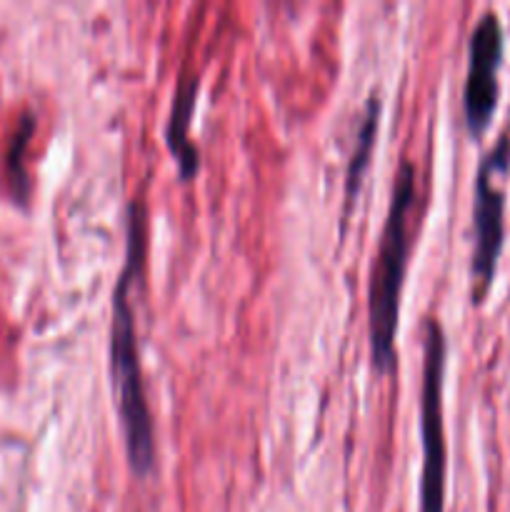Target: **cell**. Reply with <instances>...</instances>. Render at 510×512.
I'll return each instance as SVG.
<instances>
[{"label":"cell","instance_id":"6da1fadb","mask_svg":"<svg viewBox=\"0 0 510 512\" xmlns=\"http://www.w3.org/2000/svg\"><path fill=\"white\" fill-rule=\"evenodd\" d=\"M145 220H148L145 205L133 200L128 205V253H125L123 273L113 290V325H110V370L118 395L120 428L125 435L130 468L138 475H148L155 463L153 418H150L143 368H140L133 305V288L145 260Z\"/></svg>","mask_w":510,"mask_h":512},{"label":"cell","instance_id":"7a4b0ae2","mask_svg":"<svg viewBox=\"0 0 510 512\" xmlns=\"http://www.w3.org/2000/svg\"><path fill=\"white\" fill-rule=\"evenodd\" d=\"M415 205V168L403 160L395 173L388 218L380 233L378 253L370 278V355L378 373L395 368V333H398L400 293L410 255V210Z\"/></svg>","mask_w":510,"mask_h":512},{"label":"cell","instance_id":"3957f363","mask_svg":"<svg viewBox=\"0 0 510 512\" xmlns=\"http://www.w3.org/2000/svg\"><path fill=\"white\" fill-rule=\"evenodd\" d=\"M445 333L438 320L425 323L423 388H420V435H423V512L445 508V425H443V378H445Z\"/></svg>","mask_w":510,"mask_h":512},{"label":"cell","instance_id":"277c9868","mask_svg":"<svg viewBox=\"0 0 510 512\" xmlns=\"http://www.w3.org/2000/svg\"><path fill=\"white\" fill-rule=\"evenodd\" d=\"M510 168V135L503 133L498 143L483 155L475 173V205H473V283L475 303H483L498 270L500 250L505 240V193L495 178Z\"/></svg>","mask_w":510,"mask_h":512},{"label":"cell","instance_id":"5b68a950","mask_svg":"<svg viewBox=\"0 0 510 512\" xmlns=\"http://www.w3.org/2000/svg\"><path fill=\"white\" fill-rule=\"evenodd\" d=\"M505 33L495 10H485L468 43V73L463 88L465 125L478 138L488 130L498 108V70L503 65Z\"/></svg>","mask_w":510,"mask_h":512},{"label":"cell","instance_id":"8992f818","mask_svg":"<svg viewBox=\"0 0 510 512\" xmlns=\"http://www.w3.org/2000/svg\"><path fill=\"white\" fill-rule=\"evenodd\" d=\"M195 98H198V78L193 75H183L178 80L173 98V110H170L168 120V145L173 150L175 160H178V170L183 178H193L200 168V153L188 138L190 120H193Z\"/></svg>","mask_w":510,"mask_h":512},{"label":"cell","instance_id":"52a82bcc","mask_svg":"<svg viewBox=\"0 0 510 512\" xmlns=\"http://www.w3.org/2000/svg\"><path fill=\"white\" fill-rule=\"evenodd\" d=\"M378 120H380V98L378 93H373L365 103L363 118H360L358 133H355V145L353 153H350L348 173H345V205L353 203V198L358 195L360 183H363V173L368 168L370 153H373L375 145V133H378Z\"/></svg>","mask_w":510,"mask_h":512},{"label":"cell","instance_id":"ba28073f","mask_svg":"<svg viewBox=\"0 0 510 512\" xmlns=\"http://www.w3.org/2000/svg\"><path fill=\"white\" fill-rule=\"evenodd\" d=\"M35 130V118L30 110H25L23 118L18 120V128H15L13 138H10L8 150H5V168H8V178L10 185H13L15 195L20 200L28 198V173H25V160L23 153L28 148L30 138H33Z\"/></svg>","mask_w":510,"mask_h":512}]
</instances>
